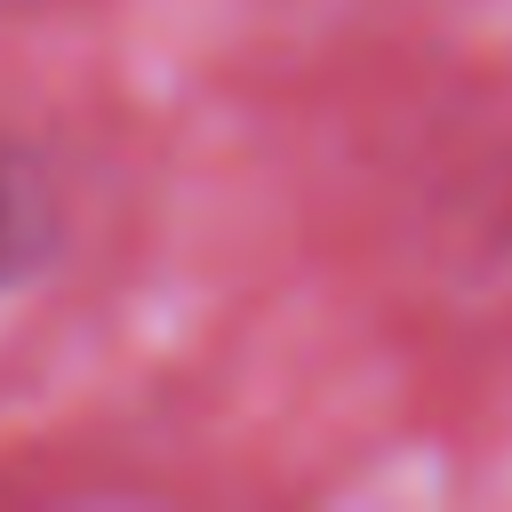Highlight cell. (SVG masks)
<instances>
[{"label": "cell", "mask_w": 512, "mask_h": 512, "mask_svg": "<svg viewBox=\"0 0 512 512\" xmlns=\"http://www.w3.org/2000/svg\"><path fill=\"white\" fill-rule=\"evenodd\" d=\"M56 256V192L24 144L0 136V288L32 280Z\"/></svg>", "instance_id": "6da1fadb"}]
</instances>
